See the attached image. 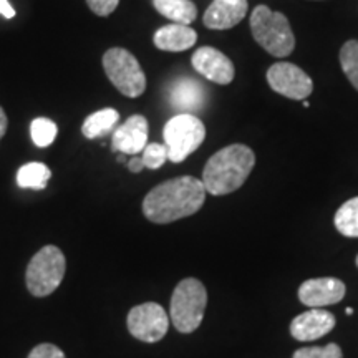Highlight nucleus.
Returning a JSON list of instances; mask_svg holds the SVG:
<instances>
[{"label": "nucleus", "mask_w": 358, "mask_h": 358, "mask_svg": "<svg viewBox=\"0 0 358 358\" xmlns=\"http://www.w3.org/2000/svg\"><path fill=\"white\" fill-rule=\"evenodd\" d=\"M206 187L192 176H179L153 187L143 199V213L155 224H169L192 216L203 208Z\"/></svg>", "instance_id": "1"}, {"label": "nucleus", "mask_w": 358, "mask_h": 358, "mask_svg": "<svg viewBox=\"0 0 358 358\" xmlns=\"http://www.w3.org/2000/svg\"><path fill=\"white\" fill-rule=\"evenodd\" d=\"M256 155L245 145H229L219 150L206 163L203 185L206 192L224 196L239 189L252 173Z\"/></svg>", "instance_id": "2"}, {"label": "nucleus", "mask_w": 358, "mask_h": 358, "mask_svg": "<svg viewBox=\"0 0 358 358\" xmlns=\"http://www.w3.org/2000/svg\"><path fill=\"white\" fill-rule=\"evenodd\" d=\"M250 32L256 42L272 57L285 58L294 52L295 37L284 13L272 12L267 6H257L250 15Z\"/></svg>", "instance_id": "3"}, {"label": "nucleus", "mask_w": 358, "mask_h": 358, "mask_svg": "<svg viewBox=\"0 0 358 358\" xmlns=\"http://www.w3.org/2000/svg\"><path fill=\"white\" fill-rule=\"evenodd\" d=\"M206 306H208V292L203 282L192 277L179 282L173 292L171 307H169V315L178 332H194L204 319Z\"/></svg>", "instance_id": "4"}, {"label": "nucleus", "mask_w": 358, "mask_h": 358, "mask_svg": "<svg viewBox=\"0 0 358 358\" xmlns=\"http://www.w3.org/2000/svg\"><path fill=\"white\" fill-rule=\"evenodd\" d=\"M66 271L64 252L57 245H45L29 262L25 282L29 292L35 297H47L62 284Z\"/></svg>", "instance_id": "5"}, {"label": "nucleus", "mask_w": 358, "mask_h": 358, "mask_svg": "<svg viewBox=\"0 0 358 358\" xmlns=\"http://www.w3.org/2000/svg\"><path fill=\"white\" fill-rule=\"evenodd\" d=\"M163 136L168 148V159L173 163H182L203 145L206 128L198 116L179 113L164 124Z\"/></svg>", "instance_id": "6"}, {"label": "nucleus", "mask_w": 358, "mask_h": 358, "mask_svg": "<svg viewBox=\"0 0 358 358\" xmlns=\"http://www.w3.org/2000/svg\"><path fill=\"white\" fill-rule=\"evenodd\" d=\"M103 69L113 87L128 98H138L146 90V75L140 62L124 48H110L103 55Z\"/></svg>", "instance_id": "7"}, {"label": "nucleus", "mask_w": 358, "mask_h": 358, "mask_svg": "<svg viewBox=\"0 0 358 358\" xmlns=\"http://www.w3.org/2000/svg\"><path fill=\"white\" fill-rule=\"evenodd\" d=\"M169 329L166 310L155 302H146L133 307L128 313V330L134 338L146 343H156Z\"/></svg>", "instance_id": "8"}, {"label": "nucleus", "mask_w": 358, "mask_h": 358, "mask_svg": "<svg viewBox=\"0 0 358 358\" xmlns=\"http://www.w3.org/2000/svg\"><path fill=\"white\" fill-rule=\"evenodd\" d=\"M267 82L275 93L290 100H306L313 92L312 78L289 62H277L272 65L267 70Z\"/></svg>", "instance_id": "9"}, {"label": "nucleus", "mask_w": 358, "mask_h": 358, "mask_svg": "<svg viewBox=\"0 0 358 358\" xmlns=\"http://www.w3.org/2000/svg\"><path fill=\"white\" fill-rule=\"evenodd\" d=\"M345 284L335 277H319L308 279L299 287V299L303 306L312 308H322L325 306H334L345 297Z\"/></svg>", "instance_id": "10"}, {"label": "nucleus", "mask_w": 358, "mask_h": 358, "mask_svg": "<svg viewBox=\"0 0 358 358\" xmlns=\"http://www.w3.org/2000/svg\"><path fill=\"white\" fill-rule=\"evenodd\" d=\"M191 62L194 70L199 75H203L204 78H208L209 82H214L217 85H229L234 80V64L222 52L216 50V48H198L194 52V55H192Z\"/></svg>", "instance_id": "11"}, {"label": "nucleus", "mask_w": 358, "mask_h": 358, "mask_svg": "<svg viewBox=\"0 0 358 358\" xmlns=\"http://www.w3.org/2000/svg\"><path fill=\"white\" fill-rule=\"evenodd\" d=\"M335 327L334 313L324 310V308H310V310L301 313L290 324V334L299 342H313L332 332Z\"/></svg>", "instance_id": "12"}, {"label": "nucleus", "mask_w": 358, "mask_h": 358, "mask_svg": "<svg viewBox=\"0 0 358 358\" xmlns=\"http://www.w3.org/2000/svg\"><path fill=\"white\" fill-rule=\"evenodd\" d=\"M148 145V122L145 116L133 115L113 131L111 151L136 156Z\"/></svg>", "instance_id": "13"}, {"label": "nucleus", "mask_w": 358, "mask_h": 358, "mask_svg": "<svg viewBox=\"0 0 358 358\" xmlns=\"http://www.w3.org/2000/svg\"><path fill=\"white\" fill-rule=\"evenodd\" d=\"M248 10V0H214L204 12L203 22L211 30H227L243 22Z\"/></svg>", "instance_id": "14"}, {"label": "nucleus", "mask_w": 358, "mask_h": 358, "mask_svg": "<svg viewBox=\"0 0 358 358\" xmlns=\"http://www.w3.org/2000/svg\"><path fill=\"white\" fill-rule=\"evenodd\" d=\"M204 87L196 80L189 77L179 78L173 83L171 92H169V100L173 106L182 113H191L203 108L204 105Z\"/></svg>", "instance_id": "15"}, {"label": "nucleus", "mask_w": 358, "mask_h": 358, "mask_svg": "<svg viewBox=\"0 0 358 358\" xmlns=\"http://www.w3.org/2000/svg\"><path fill=\"white\" fill-rule=\"evenodd\" d=\"M196 40H198V34L189 25L173 24L171 22L169 25H164L159 30H156L153 42L159 50L178 53L194 47Z\"/></svg>", "instance_id": "16"}, {"label": "nucleus", "mask_w": 358, "mask_h": 358, "mask_svg": "<svg viewBox=\"0 0 358 358\" xmlns=\"http://www.w3.org/2000/svg\"><path fill=\"white\" fill-rule=\"evenodd\" d=\"M153 6L173 24L189 25L198 15V8L191 0H153Z\"/></svg>", "instance_id": "17"}, {"label": "nucleus", "mask_w": 358, "mask_h": 358, "mask_svg": "<svg viewBox=\"0 0 358 358\" xmlns=\"http://www.w3.org/2000/svg\"><path fill=\"white\" fill-rule=\"evenodd\" d=\"M120 120V113L115 108H105L100 111H95L93 115H90L85 120L82 133L88 140H95V138L105 136L106 133H110L111 129L116 127Z\"/></svg>", "instance_id": "18"}, {"label": "nucleus", "mask_w": 358, "mask_h": 358, "mask_svg": "<svg viewBox=\"0 0 358 358\" xmlns=\"http://www.w3.org/2000/svg\"><path fill=\"white\" fill-rule=\"evenodd\" d=\"M52 178V171L43 163H27L17 173V185L24 189L42 191L47 187Z\"/></svg>", "instance_id": "19"}, {"label": "nucleus", "mask_w": 358, "mask_h": 358, "mask_svg": "<svg viewBox=\"0 0 358 358\" xmlns=\"http://www.w3.org/2000/svg\"><path fill=\"white\" fill-rule=\"evenodd\" d=\"M334 222L342 236L358 237V196L340 206L335 213Z\"/></svg>", "instance_id": "20"}, {"label": "nucleus", "mask_w": 358, "mask_h": 358, "mask_svg": "<svg viewBox=\"0 0 358 358\" xmlns=\"http://www.w3.org/2000/svg\"><path fill=\"white\" fill-rule=\"evenodd\" d=\"M340 65L343 73L358 92V40H348L340 50Z\"/></svg>", "instance_id": "21"}, {"label": "nucleus", "mask_w": 358, "mask_h": 358, "mask_svg": "<svg viewBox=\"0 0 358 358\" xmlns=\"http://www.w3.org/2000/svg\"><path fill=\"white\" fill-rule=\"evenodd\" d=\"M57 124L48 118H35L30 124V136L35 146L47 148L50 146L57 138Z\"/></svg>", "instance_id": "22"}, {"label": "nucleus", "mask_w": 358, "mask_h": 358, "mask_svg": "<svg viewBox=\"0 0 358 358\" xmlns=\"http://www.w3.org/2000/svg\"><path fill=\"white\" fill-rule=\"evenodd\" d=\"M141 153L143 164L148 169H158L168 161V148L166 145H159V143H150Z\"/></svg>", "instance_id": "23"}, {"label": "nucleus", "mask_w": 358, "mask_h": 358, "mask_svg": "<svg viewBox=\"0 0 358 358\" xmlns=\"http://www.w3.org/2000/svg\"><path fill=\"white\" fill-rule=\"evenodd\" d=\"M292 358H343V353L337 343H329L325 347L299 348Z\"/></svg>", "instance_id": "24"}, {"label": "nucleus", "mask_w": 358, "mask_h": 358, "mask_svg": "<svg viewBox=\"0 0 358 358\" xmlns=\"http://www.w3.org/2000/svg\"><path fill=\"white\" fill-rule=\"evenodd\" d=\"M27 358H66L65 353L60 350L57 345L53 343H40L35 348H32V352L29 353Z\"/></svg>", "instance_id": "25"}, {"label": "nucleus", "mask_w": 358, "mask_h": 358, "mask_svg": "<svg viewBox=\"0 0 358 358\" xmlns=\"http://www.w3.org/2000/svg\"><path fill=\"white\" fill-rule=\"evenodd\" d=\"M90 10L96 13L98 17H108L118 7L120 0H87Z\"/></svg>", "instance_id": "26"}, {"label": "nucleus", "mask_w": 358, "mask_h": 358, "mask_svg": "<svg viewBox=\"0 0 358 358\" xmlns=\"http://www.w3.org/2000/svg\"><path fill=\"white\" fill-rule=\"evenodd\" d=\"M0 15L6 19H13L15 17V8H13L8 0H0Z\"/></svg>", "instance_id": "27"}, {"label": "nucleus", "mask_w": 358, "mask_h": 358, "mask_svg": "<svg viewBox=\"0 0 358 358\" xmlns=\"http://www.w3.org/2000/svg\"><path fill=\"white\" fill-rule=\"evenodd\" d=\"M143 168H145V164H143V159L138 158V156H133V158L128 161V169L131 173H140L143 171Z\"/></svg>", "instance_id": "28"}, {"label": "nucleus", "mask_w": 358, "mask_h": 358, "mask_svg": "<svg viewBox=\"0 0 358 358\" xmlns=\"http://www.w3.org/2000/svg\"><path fill=\"white\" fill-rule=\"evenodd\" d=\"M7 127H8V120L6 111H3L2 106H0V140L3 138V134L7 133Z\"/></svg>", "instance_id": "29"}, {"label": "nucleus", "mask_w": 358, "mask_h": 358, "mask_svg": "<svg viewBox=\"0 0 358 358\" xmlns=\"http://www.w3.org/2000/svg\"><path fill=\"white\" fill-rule=\"evenodd\" d=\"M347 313H348V315H352V313H353V308H352V307H348V308H347Z\"/></svg>", "instance_id": "30"}, {"label": "nucleus", "mask_w": 358, "mask_h": 358, "mask_svg": "<svg viewBox=\"0 0 358 358\" xmlns=\"http://www.w3.org/2000/svg\"><path fill=\"white\" fill-rule=\"evenodd\" d=\"M357 266H358V256H357Z\"/></svg>", "instance_id": "31"}]
</instances>
